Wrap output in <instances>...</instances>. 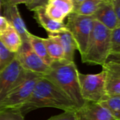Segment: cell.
Listing matches in <instances>:
<instances>
[{
    "mask_svg": "<svg viewBox=\"0 0 120 120\" xmlns=\"http://www.w3.org/2000/svg\"><path fill=\"white\" fill-rule=\"evenodd\" d=\"M112 3L118 20L119 26H120V0H112Z\"/></svg>",
    "mask_w": 120,
    "mask_h": 120,
    "instance_id": "obj_27",
    "label": "cell"
},
{
    "mask_svg": "<svg viewBox=\"0 0 120 120\" xmlns=\"http://www.w3.org/2000/svg\"><path fill=\"white\" fill-rule=\"evenodd\" d=\"M0 120H25L24 115L18 110H1Z\"/></svg>",
    "mask_w": 120,
    "mask_h": 120,
    "instance_id": "obj_22",
    "label": "cell"
},
{
    "mask_svg": "<svg viewBox=\"0 0 120 120\" xmlns=\"http://www.w3.org/2000/svg\"><path fill=\"white\" fill-rule=\"evenodd\" d=\"M102 67L105 75L106 95L120 96V64L107 61Z\"/></svg>",
    "mask_w": 120,
    "mask_h": 120,
    "instance_id": "obj_10",
    "label": "cell"
},
{
    "mask_svg": "<svg viewBox=\"0 0 120 120\" xmlns=\"http://www.w3.org/2000/svg\"><path fill=\"white\" fill-rule=\"evenodd\" d=\"M73 0H48L45 11L50 18L64 22L65 18L73 13Z\"/></svg>",
    "mask_w": 120,
    "mask_h": 120,
    "instance_id": "obj_13",
    "label": "cell"
},
{
    "mask_svg": "<svg viewBox=\"0 0 120 120\" xmlns=\"http://www.w3.org/2000/svg\"><path fill=\"white\" fill-rule=\"evenodd\" d=\"M111 53H120V26L111 31Z\"/></svg>",
    "mask_w": 120,
    "mask_h": 120,
    "instance_id": "obj_23",
    "label": "cell"
},
{
    "mask_svg": "<svg viewBox=\"0 0 120 120\" xmlns=\"http://www.w3.org/2000/svg\"><path fill=\"white\" fill-rule=\"evenodd\" d=\"M10 25V22L4 16L0 15V34L5 32L9 27Z\"/></svg>",
    "mask_w": 120,
    "mask_h": 120,
    "instance_id": "obj_26",
    "label": "cell"
},
{
    "mask_svg": "<svg viewBox=\"0 0 120 120\" xmlns=\"http://www.w3.org/2000/svg\"><path fill=\"white\" fill-rule=\"evenodd\" d=\"M48 0H25V5L31 11H37L42 8H45Z\"/></svg>",
    "mask_w": 120,
    "mask_h": 120,
    "instance_id": "obj_24",
    "label": "cell"
},
{
    "mask_svg": "<svg viewBox=\"0 0 120 120\" xmlns=\"http://www.w3.org/2000/svg\"><path fill=\"white\" fill-rule=\"evenodd\" d=\"M107 61H113L120 64V53H110Z\"/></svg>",
    "mask_w": 120,
    "mask_h": 120,
    "instance_id": "obj_28",
    "label": "cell"
},
{
    "mask_svg": "<svg viewBox=\"0 0 120 120\" xmlns=\"http://www.w3.org/2000/svg\"><path fill=\"white\" fill-rule=\"evenodd\" d=\"M81 94L86 102L99 103L106 96L105 75L104 71L97 74L79 72Z\"/></svg>",
    "mask_w": 120,
    "mask_h": 120,
    "instance_id": "obj_6",
    "label": "cell"
},
{
    "mask_svg": "<svg viewBox=\"0 0 120 120\" xmlns=\"http://www.w3.org/2000/svg\"><path fill=\"white\" fill-rule=\"evenodd\" d=\"M101 1L102 0H73L74 9L72 13L93 17Z\"/></svg>",
    "mask_w": 120,
    "mask_h": 120,
    "instance_id": "obj_17",
    "label": "cell"
},
{
    "mask_svg": "<svg viewBox=\"0 0 120 120\" xmlns=\"http://www.w3.org/2000/svg\"><path fill=\"white\" fill-rule=\"evenodd\" d=\"M26 74L27 72L15 58L0 72V104L9 92L24 79Z\"/></svg>",
    "mask_w": 120,
    "mask_h": 120,
    "instance_id": "obj_7",
    "label": "cell"
},
{
    "mask_svg": "<svg viewBox=\"0 0 120 120\" xmlns=\"http://www.w3.org/2000/svg\"><path fill=\"white\" fill-rule=\"evenodd\" d=\"M15 54L9 52L0 41V72L14 59Z\"/></svg>",
    "mask_w": 120,
    "mask_h": 120,
    "instance_id": "obj_21",
    "label": "cell"
},
{
    "mask_svg": "<svg viewBox=\"0 0 120 120\" xmlns=\"http://www.w3.org/2000/svg\"><path fill=\"white\" fill-rule=\"evenodd\" d=\"M115 120H120V96H108L99 103Z\"/></svg>",
    "mask_w": 120,
    "mask_h": 120,
    "instance_id": "obj_19",
    "label": "cell"
},
{
    "mask_svg": "<svg viewBox=\"0 0 120 120\" xmlns=\"http://www.w3.org/2000/svg\"><path fill=\"white\" fill-rule=\"evenodd\" d=\"M29 44L35 53V54L47 65H50L53 60L50 58L47 51V49L43 42V39L41 37L35 36L31 33H30L28 36Z\"/></svg>",
    "mask_w": 120,
    "mask_h": 120,
    "instance_id": "obj_18",
    "label": "cell"
},
{
    "mask_svg": "<svg viewBox=\"0 0 120 120\" xmlns=\"http://www.w3.org/2000/svg\"><path fill=\"white\" fill-rule=\"evenodd\" d=\"M48 37L54 39L60 44L64 53V60L74 62V55L76 50H77V45L71 34L68 30L48 34Z\"/></svg>",
    "mask_w": 120,
    "mask_h": 120,
    "instance_id": "obj_14",
    "label": "cell"
},
{
    "mask_svg": "<svg viewBox=\"0 0 120 120\" xmlns=\"http://www.w3.org/2000/svg\"><path fill=\"white\" fill-rule=\"evenodd\" d=\"M94 20L91 16L80 15L76 13H71L68 16L67 22L65 25L76 43L77 50L81 56L86 51Z\"/></svg>",
    "mask_w": 120,
    "mask_h": 120,
    "instance_id": "obj_5",
    "label": "cell"
},
{
    "mask_svg": "<svg viewBox=\"0 0 120 120\" xmlns=\"http://www.w3.org/2000/svg\"><path fill=\"white\" fill-rule=\"evenodd\" d=\"M49 56L53 61L64 60V53L60 44L54 39L48 37L42 38Z\"/></svg>",
    "mask_w": 120,
    "mask_h": 120,
    "instance_id": "obj_20",
    "label": "cell"
},
{
    "mask_svg": "<svg viewBox=\"0 0 120 120\" xmlns=\"http://www.w3.org/2000/svg\"><path fill=\"white\" fill-rule=\"evenodd\" d=\"M111 53V30L94 20L85 53L81 56L83 63L103 65Z\"/></svg>",
    "mask_w": 120,
    "mask_h": 120,
    "instance_id": "obj_3",
    "label": "cell"
},
{
    "mask_svg": "<svg viewBox=\"0 0 120 120\" xmlns=\"http://www.w3.org/2000/svg\"><path fill=\"white\" fill-rule=\"evenodd\" d=\"M1 1L4 8V16L18 32L23 43H29L28 36L30 32L28 30L17 6L18 4H25V0H2Z\"/></svg>",
    "mask_w": 120,
    "mask_h": 120,
    "instance_id": "obj_9",
    "label": "cell"
},
{
    "mask_svg": "<svg viewBox=\"0 0 120 120\" xmlns=\"http://www.w3.org/2000/svg\"><path fill=\"white\" fill-rule=\"evenodd\" d=\"M34 18L41 27L47 31L48 34L57 33L67 30L65 23L57 22L48 17L45 13V8H42L35 11L34 14Z\"/></svg>",
    "mask_w": 120,
    "mask_h": 120,
    "instance_id": "obj_15",
    "label": "cell"
},
{
    "mask_svg": "<svg viewBox=\"0 0 120 120\" xmlns=\"http://www.w3.org/2000/svg\"><path fill=\"white\" fill-rule=\"evenodd\" d=\"M77 66L74 62L66 60L53 61L48 72L43 76L59 87L80 108L86 103L82 98L79 81Z\"/></svg>",
    "mask_w": 120,
    "mask_h": 120,
    "instance_id": "obj_2",
    "label": "cell"
},
{
    "mask_svg": "<svg viewBox=\"0 0 120 120\" xmlns=\"http://www.w3.org/2000/svg\"><path fill=\"white\" fill-rule=\"evenodd\" d=\"M42 77L32 72H27L24 79L13 88L0 104L1 110H19L30 98L35 86Z\"/></svg>",
    "mask_w": 120,
    "mask_h": 120,
    "instance_id": "obj_4",
    "label": "cell"
},
{
    "mask_svg": "<svg viewBox=\"0 0 120 120\" xmlns=\"http://www.w3.org/2000/svg\"><path fill=\"white\" fill-rule=\"evenodd\" d=\"M15 58L26 72L43 77L50 70V66L35 54L29 43L22 44L20 49L15 53Z\"/></svg>",
    "mask_w": 120,
    "mask_h": 120,
    "instance_id": "obj_8",
    "label": "cell"
},
{
    "mask_svg": "<svg viewBox=\"0 0 120 120\" xmlns=\"http://www.w3.org/2000/svg\"><path fill=\"white\" fill-rule=\"evenodd\" d=\"M47 120H77L76 110L72 111H64V112L51 117Z\"/></svg>",
    "mask_w": 120,
    "mask_h": 120,
    "instance_id": "obj_25",
    "label": "cell"
},
{
    "mask_svg": "<svg viewBox=\"0 0 120 120\" xmlns=\"http://www.w3.org/2000/svg\"><path fill=\"white\" fill-rule=\"evenodd\" d=\"M0 41L9 52L14 54L23 44L21 36L11 25L5 32L0 34Z\"/></svg>",
    "mask_w": 120,
    "mask_h": 120,
    "instance_id": "obj_16",
    "label": "cell"
},
{
    "mask_svg": "<svg viewBox=\"0 0 120 120\" xmlns=\"http://www.w3.org/2000/svg\"><path fill=\"white\" fill-rule=\"evenodd\" d=\"M93 18L111 31L119 26L112 0H102Z\"/></svg>",
    "mask_w": 120,
    "mask_h": 120,
    "instance_id": "obj_12",
    "label": "cell"
},
{
    "mask_svg": "<svg viewBox=\"0 0 120 120\" xmlns=\"http://www.w3.org/2000/svg\"><path fill=\"white\" fill-rule=\"evenodd\" d=\"M77 120H115L111 114L100 103L86 102L76 110Z\"/></svg>",
    "mask_w": 120,
    "mask_h": 120,
    "instance_id": "obj_11",
    "label": "cell"
},
{
    "mask_svg": "<svg viewBox=\"0 0 120 120\" xmlns=\"http://www.w3.org/2000/svg\"><path fill=\"white\" fill-rule=\"evenodd\" d=\"M43 108H53L64 111L77 110L76 105L55 84L41 77L28 101L18 110L23 115Z\"/></svg>",
    "mask_w": 120,
    "mask_h": 120,
    "instance_id": "obj_1",
    "label": "cell"
},
{
    "mask_svg": "<svg viewBox=\"0 0 120 120\" xmlns=\"http://www.w3.org/2000/svg\"><path fill=\"white\" fill-rule=\"evenodd\" d=\"M2 6V4H1V1H0V8H1V7Z\"/></svg>",
    "mask_w": 120,
    "mask_h": 120,
    "instance_id": "obj_29",
    "label": "cell"
}]
</instances>
